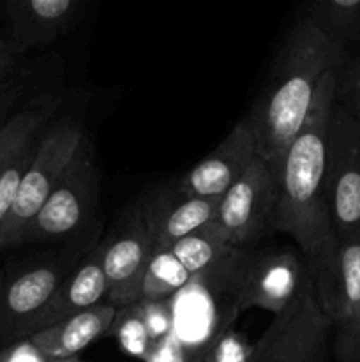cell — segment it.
Segmentation results:
<instances>
[{
  "mask_svg": "<svg viewBox=\"0 0 360 362\" xmlns=\"http://www.w3.org/2000/svg\"><path fill=\"white\" fill-rule=\"evenodd\" d=\"M83 136V124L78 117L59 112L49 120L42 131L34 159L21 179L16 200L0 226V247L23 244L28 225L52 194Z\"/></svg>",
  "mask_w": 360,
  "mask_h": 362,
  "instance_id": "obj_3",
  "label": "cell"
},
{
  "mask_svg": "<svg viewBox=\"0 0 360 362\" xmlns=\"http://www.w3.org/2000/svg\"><path fill=\"white\" fill-rule=\"evenodd\" d=\"M277 207V180L260 158L221 198L215 221L221 223L235 250H249L272 230Z\"/></svg>",
  "mask_w": 360,
  "mask_h": 362,
  "instance_id": "obj_10",
  "label": "cell"
},
{
  "mask_svg": "<svg viewBox=\"0 0 360 362\" xmlns=\"http://www.w3.org/2000/svg\"><path fill=\"white\" fill-rule=\"evenodd\" d=\"M346 59V46L332 41L306 16L281 41L263 88L244 117L256 138L258 158L275 177L309 115L318 85L325 74L341 69Z\"/></svg>",
  "mask_w": 360,
  "mask_h": 362,
  "instance_id": "obj_1",
  "label": "cell"
},
{
  "mask_svg": "<svg viewBox=\"0 0 360 362\" xmlns=\"http://www.w3.org/2000/svg\"><path fill=\"white\" fill-rule=\"evenodd\" d=\"M108 336H113L120 349L131 357L147 362L148 357L157 349L148 334L143 313H141L140 300L129 306L116 308L115 318L109 327Z\"/></svg>",
  "mask_w": 360,
  "mask_h": 362,
  "instance_id": "obj_21",
  "label": "cell"
},
{
  "mask_svg": "<svg viewBox=\"0 0 360 362\" xmlns=\"http://www.w3.org/2000/svg\"><path fill=\"white\" fill-rule=\"evenodd\" d=\"M306 18L341 46L360 39V0H316Z\"/></svg>",
  "mask_w": 360,
  "mask_h": 362,
  "instance_id": "obj_19",
  "label": "cell"
},
{
  "mask_svg": "<svg viewBox=\"0 0 360 362\" xmlns=\"http://www.w3.org/2000/svg\"><path fill=\"white\" fill-rule=\"evenodd\" d=\"M339 71L318 85L302 129L286 151L277 180V207L272 230L286 233L299 246L311 278H316L334 255L337 237L325 200L327 133L337 94Z\"/></svg>",
  "mask_w": 360,
  "mask_h": 362,
  "instance_id": "obj_2",
  "label": "cell"
},
{
  "mask_svg": "<svg viewBox=\"0 0 360 362\" xmlns=\"http://www.w3.org/2000/svg\"><path fill=\"white\" fill-rule=\"evenodd\" d=\"M154 255V243L140 204L126 209L102 243V271L106 278V304L129 306L141 299L145 274Z\"/></svg>",
  "mask_w": 360,
  "mask_h": 362,
  "instance_id": "obj_8",
  "label": "cell"
},
{
  "mask_svg": "<svg viewBox=\"0 0 360 362\" xmlns=\"http://www.w3.org/2000/svg\"><path fill=\"white\" fill-rule=\"evenodd\" d=\"M0 283H2V274H0Z\"/></svg>",
  "mask_w": 360,
  "mask_h": 362,
  "instance_id": "obj_32",
  "label": "cell"
},
{
  "mask_svg": "<svg viewBox=\"0 0 360 362\" xmlns=\"http://www.w3.org/2000/svg\"><path fill=\"white\" fill-rule=\"evenodd\" d=\"M104 303L106 278L102 271V244H99L64 279L60 288L46 306L44 313L39 318L35 332Z\"/></svg>",
  "mask_w": 360,
  "mask_h": 362,
  "instance_id": "obj_15",
  "label": "cell"
},
{
  "mask_svg": "<svg viewBox=\"0 0 360 362\" xmlns=\"http://www.w3.org/2000/svg\"><path fill=\"white\" fill-rule=\"evenodd\" d=\"M307 271L302 255L289 247L246 251L235 288V311L265 310L277 315L292 303Z\"/></svg>",
  "mask_w": 360,
  "mask_h": 362,
  "instance_id": "obj_9",
  "label": "cell"
},
{
  "mask_svg": "<svg viewBox=\"0 0 360 362\" xmlns=\"http://www.w3.org/2000/svg\"><path fill=\"white\" fill-rule=\"evenodd\" d=\"M16 59L18 57L14 55L9 42L0 37V83L7 81L11 76H14L18 73Z\"/></svg>",
  "mask_w": 360,
  "mask_h": 362,
  "instance_id": "obj_29",
  "label": "cell"
},
{
  "mask_svg": "<svg viewBox=\"0 0 360 362\" xmlns=\"http://www.w3.org/2000/svg\"><path fill=\"white\" fill-rule=\"evenodd\" d=\"M2 11H4V6H0V16H2Z\"/></svg>",
  "mask_w": 360,
  "mask_h": 362,
  "instance_id": "obj_31",
  "label": "cell"
},
{
  "mask_svg": "<svg viewBox=\"0 0 360 362\" xmlns=\"http://www.w3.org/2000/svg\"><path fill=\"white\" fill-rule=\"evenodd\" d=\"M325 200L335 237L360 232V119L335 103L327 133Z\"/></svg>",
  "mask_w": 360,
  "mask_h": 362,
  "instance_id": "obj_6",
  "label": "cell"
},
{
  "mask_svg": "<svg viewBox=\"0 0 360 362\" xmlns=\"http://www.w3.org/2000/svg\"><path fill=\"white\" fill-rule=\"evenodd\" d=\"M253 352L254 343L247 341L242 332L228 327L210 339L201 362H251Z\"/></svg>",
  "mask_w": 360,
  "mask_h": 362,
  "instance_id": "obj_22",
  "label": "cell"
},
{
  "mask_svg": "<svg viewBox=\"0 0 360 362\" xmlns=\"http://www.w3.org/2000/svg\"><path fill=\"white\" fill-rule=\"evenodd\" d=\"M39 140H41V136H39L34 144L28 145L23 152H20L18 158L14 159V161L4 170L2 175H0V226L4 225L7 214L11 212L14 200H16L21 179H23L25 172H27L32 159H34L35 151H37L39 147Z\"/></svg>",
  "mask_w": 360,
  "mask_h": 362,
  "instance_id": "obj_23",
  "label": "cell"
},
{
  "mask_svg": "<svg viewBox=\"0 0 360 362\" xmlns=\"http://www.w3.org/2000/svg\"><path fill=\"white\" fill-rule=\"evenodd\" d=\"M194 278L182 267L175 255L168 250L154 251L145 274L140 300H166L186 288Z\"/></svg>",
  "mask_w": 360,
  "mask_h": 362,
  "instance_id": "obj_20",
  "label": "cell"
},
{
  "mask_svg": "<svg viewBox=\"0 0 360 362\" xmlns=\"http://www.w3.org/2000/svg\"><path fill=\"white\" fill-rule=\"evenodd\" d=\"M334 354L339 362H360V306L352 320L335 329Z\"/></svg>",
  "mask_w": 360,
  "mask_h": 362,
  "instance_id": "obj_26",
  "label": "cell"
},
{
  "mask_svg": "<svg viewBox=\"0 0 360 362\" xmlns=\"http://www.w3.org/2000/svg\"><path fill=\"white\" fill-rule=\"evenodd\" d=\"M35 88V80L30 71L16 73L9 80L0 83V129L13 117V113L23 105L27 98H34L32 90ZM41 94V92H39ZM37 95V94H35Z\"/></svg>",
  "mask_w": 360,
  "mask_h": 362,
  "instance_id": "obj_24",
  "label": "cell"
},
{
  "mask_svg": "<svg viewBox=\"0 0 360 362\" xmlns=\"http://www.w3.org/2000/svg\"><path fill=\"white\" fill-rule=\"evenodd\" d=\"M256 158V138L247 120L242 119L176 184V189L186 197L222 198L242 179Z\"/></svg>",
  "mask_w": 360,
  "mask_h": 362,
  "instance_id": "obj_11",
  "label": "cell"
},
{
  "mask_svg": "<svg viewBox=\"0 0 360 362\" xmlns=\"http://www.w3.org/2000/svg\"><path fill=\"white\" fill-rule=\"evenodd\" d=\"M154 251L168 250L194 230L217 219L221 198L186 197L173 187H157L140 202Z\"/></svg>",
  "mask_w": 360,
  "mask_h": 362,
  "instance_id": "obj_12",
  "label": "cell"
},
{
  "mask_svg": "<svg viewBox=\"0 0 360 362\" xmlns=\"http://www.w3.org/2000/svg\"><path fill=\"white\" fill-rule=\"evenodd\" d=\"M334 325L323 313L309 271L304 272L292 303L254 343L251 362H325Z\"/></svg>",
  "mask_w": 360,
  "mask_h": 362,
  "instance_id": "obj_5",
  "label": "cell"
},
{
  "mask_svg": "<svg viewBox=\"0 0 360 362\" xmlns=\"http://www.w3.org/2000/svg\"><path fill=\"white\" fill-rule=\"evenodd\" d=\"M67 258H44L16 269L0 283V349L25 341L64 279L76 267Z\"/></svg>",
  "mask_w": 360,
  "mask_h": 362,
  "instance_id": "obj_7",
  "label": "cell"
},
{
  "mask_svg": "<svg viewBox=\"0 0 360 362\" xmlns=\"http://www.w3.org/2000/svg\"><path fill=\"white\" fill-rule=\"evenodd\" d=\"M0 362H55L42 356L28 339L0 349Z\"/></svg>",
  "mask_w": 360,
  "mask_h": 362,
  "instance_id": "obj_27",
  "label": "cell"
},
{
  "mask_svg": "<svg viewBox=\"0 0 360 362\" xmlns=\"http://www.w3.org/2000/svg\"><path fill=\"white\" fill-rule=\"evenodd\" d=\"M344 94L352 108H348L356 119H360V59L353 62L346 71Z\"/></svg>",
  "mask_w": 360,
  "mask_h": 362,
  "instance_id": "obj_28",
  "label": "cell"
},
{
  "mask_svg": "<svg viewBox=\"0 0 360 362\" xmlns=\"http://www.w3.org/2000/svg\"><path fill=\"white\" fill-rule=\"evenodd\" d=\"M99 202V172L92 141L85 134L59 182L25 232L27 243H64L94 218Z\"/></svg>",
  "mask_w": 360,
  "mask_h": 362,
  "instance_id": "obj_4",
  "label": "cell"
},
{
  "mask_svg": "<svg viewBox=\"0 0 360 362\" xmlns=\"http://www.w3.org/2000/svg\"><path fill=\"white\" fill-rule=\"evenodd\" d=\"M4 11L11 25L14 55L44 48L73 30L85 13L80 0H7Z\"/></svg>",
  "mask_w": 360,
  "mask_h": 362,
  "instance_id": "obj_13",
  "label": "cell"
},
{
  "mask_svg": "<svg viewBox=\"0 0 360 362\" xmlns=\"http://www.w3.org/2000/svg\"><path fill=\"white\" fill-rule=\"evenodd\" d=\"M173 299L166 300H140L141 313L147 324L148 334L155 346L161 345L173 332Z\"/></svg>",
  "mask_w": 360,
  "mask_h": 362,
  "instance_id": "obj_25",
  "label": "cell"
},
{
  "mask_svg": "<svg viewBox=\"0 0 360 362\" xmlns=\"http://www.w3.org/2000/svg\"><path fill=\"white\" fill-rule=\"evenodd\" d=\"M115 313L116 308L112 304H99L35 332L28 341L42 356L55 362L74 359L81 350L108 334Z\"/></svg>",
  "mask_w": 360,
  "mask_h": 362,
  "instance_id": "obj_16",
  "label": "cell"
},
{
  "mask_svg": "<svg viewBox=\"0 0 360 362\" xmlns=\"http://www.w3.org/2000/svg\"><path fill=\"white\" fill-rule=\"evenodd\" d=\"M66 101V90L49 88L28 99L13 113L6 126L0 129V175L20 152L41 136L44 127L62 110Z\"/></svg>",
  "mask_w": 360,
  "mask_h": 362,
  "instance_id": "obj_17",
  "label": "cell"
},
{
  "mask_svg": "<svg viewBox=\"0 0 360 362\" xmlns=\"http://www.w3.org/2000/svg\"><path fill=\"white\" fill-rule=\"evenodd\" d=\"M182 267L193 278L203 274L208 269L217 267L235 251L229 235L219 221H212L194 230L169 247Z\"/></svg>",
  "mask_w": 360,
  "mask_h": 362,
  "instance_id": "obj_18",
  "label": "cell"
},
{
  "mask_svg": "<svg viewBox=\"0 0 360 362\" xmlns=\"http://www.w3.org/2000/svg\"><path fill=\"white\" fill-rule=\"evenodd\" d=\"M59 362H85V361H78V359H66V361H59Z\"/></svg>",
  "mask_w": 360,
  "mask_h": 362,
  "instance_id": "obj_30",
  "label": "cell"
},
{
  "mask_svg": "<svg viewBox=\"0 0 360 362\" xmlns=\"http://www.w3.org/2000/svg\"><path fill=\"white\" fill-rule=\"evenodd\" d=\"M313 281L318 304L334 329L352 320L360 306V232L337 237L330 262Z\"/></svg>",
  "mask_w": 360,
  "mask_h": 362,
  "instance_id": "obj_14",
  "label": "cell"
}]
</instances>
